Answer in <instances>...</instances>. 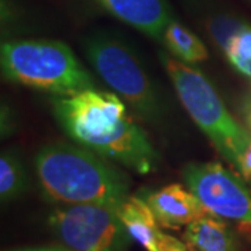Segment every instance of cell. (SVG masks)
Returning a JSON list of instances; mask_svg holds the SVG:
<instances>
[{"label":"cell","mask_w":251,"mask_h":251,"mask_svg":"<svg viewBox=\"0 0 251 251\" xmlns=\"http://www.w3.org/2000/svg\"><path fill=\"white\" fill-rule=\"evenodd\" d=\"M239 72L244 74L247 78H250L251 80V60L249 62H243V63H239L237 66H234Z\"/></svg>","instance_id":"16"},{"label":"cell","mask_w":251,"mask_h":251,"mask_svg":"<svg viewBox=\"0 0 251 251\" xmlns=\"http://www.w3.org/2000/svg\"><path fill=\"white\" fill-rule=\"evenodd\" d=\"M87 56L99 77L147 119L161 113L151 80L134 53L110 36H95L87 42Z\"/></svg>","instance_id":"5"},{"label":"cell","mask_w":251,"mask_h":251,"mask_svg":"<svg viewBox=\"0 0 251 251\" xmlns=\"http://www.w3.org/2000/svg\"><path fill=\"white\" fill-rule=\"evenodd\" d=\"M1 73L9 81L60 97L95 87L91 74L70 48L49 39H17L1 44Z\"/></svg>","instance_id":"3"},{"label":"cell","mask_w":251,"mask_h":251,"mask_svg":"<svg viewBox=\"0 0 251 251\" xmlns=\"http://www.w3.org/2000/svg\"><path fill=\"white\" fill-rule=\"evenodd\" d=\"M54 116L74 141L140 175L158 166V155L115 94L87 90L53 100Z\"/></svg>","instance_id":"1"},{"label":"cell","mask_w":251,"mask_h":251,"mask_svg":"<svg viewBox=\"0 0 251 251\" xmlns=\"http://www.w3.org/2000/svg\"><path fill=\"white\" fill-rule=\"evenodd\" d=\"M35 168L46 196L63 204L120 206L128 198L125 175L88 148L49 145L36 155Z\"/></svg>","instance_id":"2"},{"label":"cell","mask_w":251,"mask_h":251,"mask_svg":"<svg viewBox=\"0 0 251 251\" xmlns=\"http://www.w3.org/2000/svg\"><path fill=\"white\" fill-rule=\"evenodd\" d=\"M161 251H187L186 246L177 239L172 237L169 234H163L161 244Z\"/></svg>","instance_id":"15"},{"label":"cell","mask_w":251,"mask_h":251,"mask_svg":"<svg viewBox=\"0 0 251 251\" xmlns=\"http://www.w3.org/2000/svg\"><path fill=\"white\" fill-rule=\"evenodd\" d=\"M184 242L190 251H237V239L230 227L212 214L187 225Z\"/></svg>","instance_id":"11"},{"label":"cell","mask_w":251,"mask_h":251,"mask_svg":"<svg viewBox=\"0 0 251 251\" xmlns=\"http://www.w3.org/2000/svg\"><path fill=\"white\" fill-rule=\"evenodd\" d=\"M161 59L188 115L214 144L216 151L234 169H239L251 143L249 131L229 113L211 82L198 70L166 53H162Z\"/></svg>","instance_id":"4"},{"label":"cell","mask_w":251,"mask_h":251,"mask_svg":"<svg viewBox=\"0 0 251 251\" xmlns=\"http://www.w3.org/2000/svg\"><path fill=\"white\" fill-rule=\"evenodd\" d=\"M117 214L130 239L143 246L147 251H161L165 233L159 230V224L152 209L144 198L128 196L125 202L117 208Z\"/></svg>","instance_id":"10"},{"label":"cell","mask_w":251,"mask_h":251,"mask_svg":"<svg viewBox=\"0 0 251 251\" xmlns=\"http://www.w3.org/2000/svg\"><path fill=\"white\" fill-rule=\"evenodd\" d=\"M239 173L243 176V180L246 181H250L251 180V143L247 147L246 152L243 155L242 162H240V166H239Z\"/></svg>","instance_id":"14"},{"label":"cell","mask_w":251,"mask_h":251,"mask_svg":"<svg viewBox=\"0 0 251 251\" xmlns=\"http://www.w3.org/2000/svg\"><path fill=\"white\" fill-rule=\"evenodd\" d=\"M247 119H249V123H250V127H251V106H250V110H249V113H247Z\"/></svg>","instance_id":"18"},{"label":"cell","mask_w":251,"mask_h":251,"mask_svg":"<svg viewBox=\"0 0 251 251\" xmlns=\"http://www.w3.org/2000/svg\"><path fill=\"white\" fill-rule=\"evenodd\" d=\"M165 45L169 48L176 59L184 63H198L205 60L208 52L202 41L179 21L172 18L162 36Z\"/></svg>","instance_id":"12"},{"label":"cell","mask_w":251,"mask_h":251,"mask_svg":"<svg viewBox=\"0 0 251 251\" xmlns=\"http://www.w3.org/2000/svg\"><path fill=\"white\" fill-rule=\"evenodd\" d=\"M143 198L152 209L159 226L165 229H179L208 214L200 200L177 183L147 193Z\"/></svg>","instance_id":"8"},{"label":"cell","mask_w":251,"mask_h":251,"mask_svg":"<svg viewBox=\"0 0 251 251\" xmlns=\"http://www.w3.org/2000/svg\"><path fill=\"white\" fill-rule=\"evenodd\" d=\"M117 208L106 204H66L50 216L59 239L75 251H123L128 233Z\"/></svg>","instance_id":"6"},{"label":"cell","mask_w":251,"mask_h":251,"mask_svg":"<svg viewBox=\"0 0 251 251\" xmlns=\"http://www.w3.org/2000/svg\"><path fill=\"white\" fill-rule=\"evenodd\" d=\"M183 180L208 214L251 227V191L237 173L219 162L190 163Z\"/></svg>","instance_id":"7"},{"label":"cell","mask_w":251,"mask_h":251,"mask_svg":"<svg viewBox=\"0 0 251 251\" xmlns=\"http://www.w3.org/2000/svg\"><path fill=\"white\" fill-rule=\"evenodd\" d=\"M27 188V177L21 162L13 152H3L0 158V198L6 204L20 197Z\"/></svg>","instance_id":"13"},{"label":"cell","mask_w":251,"mask_h":251,"mask_svg":"<svg viewBox=\"0 0 251 251\" xmlns=\"http://www.w3.org/2000/svg\"><path fill=\"white\" fill-rule=\"evenodd\" d=\"M112 16L152 38H162L171 23L166 0H95Z\"/></svg>","instance_id":"9"},{"label":"cell","mask_w":251,"mask_h":251,"mask_svg":"<svg viewBox=\"0 0 251 251\" xmlns=\"http://www.w3.org/2000/svg\"><path fill=\"white\" fill-rule=\"evenodd\" d=\"M17 251H62V250H54V249H25V250H17Z\"/></svg>","instance_id":"17"},{"label":"cell","mask_w":251,"mask_h":251,"mask_svg":"<svg viewBox=\"0 0 251 251\" xmlns=\"http://www.w3.org/2000/svg\"><path fill=\"white\" fill-rule=\"evenodd\" d=\"M250 191H251V190H250Z\"/></svg>","instance_id":"19"}]
</instances>
